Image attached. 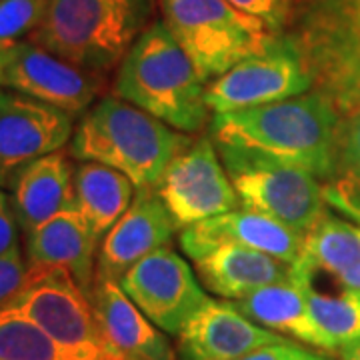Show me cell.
<instances>
[{
  "label": "cell",
  "mask_w": 360,
  "mask_h": 360,
  "mask_svg": "<svg viewBox=\"0 0 360 360\" xmlns=\"http://www.w3.org/2000/svg\"><path fill=\"white\" fill-rule=\"evenodd\" d=\"M212 141L248 156L307 170L321 182L333 167L338 112L316 90L245 110L214 112Z\"/></svg>",
  "instance_id": "obj_1"
},
{
  "label": "cell",
  "mask_w": 360,
  "mask_h": 360,
  "mask_svg": "<svg viewBox=\"0 0 360 360\" xmlns=\"http://www.w3.org/2000/svg\"><path fill=\"white\" fill-rule=\"evenodd\" d=\"M205 78L165 20L142 32L118 65L120 98L180 132H198L210 120Z\"/></svg>",
  "instance_id": "obj_2"
},
{
  "label": "cell",
  "mask_w": 360,
  "mask_h": 360,
  "mask_svg": "<svg viewBox=\"0 0 360 360\" xmlns=\"http://www.w3.org/2000/svg\"><path fill=\"white\" fill-rule=\"evenodd\" d=\"M191 144L124 98L104 96L84 112L70 139V155L115 168L136 188H156L168 165Z\"/></svg>",
  "instance_id": "obj_3"
},
{
  "label": "cell",
  "mask_w": 360,
  "mask_h": 360,
  "mask_svg": "<svg viewBox=\"0 0 360 360\" xmlns=\"http://www.w3.org/2000/svg\"><path fill=\"white\" fill-rule=\"evenodd\" d=\"M156 0H51L28 40L94 75L108 72L148 28Z\"/></svg>",
  "instance_id": "obj_4"
},
{
  "label": "cell",
  "mask_w": 360,
  "mask_h": 360,
  "mask_svg": "<svg viewBox=\"0 0 360 360\" xmlns=\"http://www.w3.org/2000/svg\"><path fill=\"white\" fill-rule=\"evenodd\" d=\"M2 309L34 322L72 360H127L104 335L89 295L60 266H28L25 284Z\"/></svg>",
  "instance_id": "obj_5"
},
{
  "label": "cell",
  "mask_w": 360,
  "mask_h": 360,
  "mask_svg": "<svg viewBox=\"0 0 360 360\" xmlns=\"http://www.w3.org/2000/svg\"><path fill=\"white\" fill-rule=\"evenodd\" d=\"M162 20L205 80L266 51L274 32L229 0H158Z\"/></svg>",
  "instance_id": "obj_6"
},
{
  "label": "cell",
  "mask_w": 360,
  "mask_h": 360,
  "mask_svg": "<svg viewBox=\"0 0 360 360\" xmlns=\"http://www.w3.org/2000/svg\"><path fill=\"white\" fill-rule=\"evenodd\" d=\"M219 148V146H217ZM240 208L258 212L307 236L326 214L321 182L307 170L219 148Z\"/></svg>",
  "instance_id": "obj_7"
},
{
  "label": "cell",
  "mask_w": 360,
  "mask_h": 360,
  "mask_svg": "<svg viewBox=\"0 0 360 360\" xmlns=\"http://www.w3.org/2000/svg\"><path fill=\"white\" fill-rule=\"evenodd\" d=\"M312 90L302 56L288 34H276L266 51L248 56L206 86L212 112L245 110L281 103Z\"/></svg>",
  "instance_id": "obj_8"
},
{
  "label": "cell",
  "mask_w": 360,
  "mask_h": 360,
  "mask_svg": "<svg viewBox=\"0 0 360 360\" xmlns=\"http://www.w3.org/2000/svg\"><path fill=\"white\" fill-rule=\"evenodd\" d=\"M156 191L179 229L240 208L219 148L210 139L188 144L168 165Z\"/></svg>",
  "instance_id": "obj_9"
},
{
  "label": "cell",
  "mask_w": 360,
  "mask_h": 360,
  "mask_svg": "<svg viewBox=\"0 0 360 360\" xmlns=\"http://www.w3.org/2000/svg\"><path fill=\"white\" fill-rule=\"evenodd\" d=\"M118 284L142 314L167 335H179L208 302L193 269L170 246L139 260Z\"/></svg>",
  "instance_id": "obj_10"
},
{
  "label": "cell",
  "mask_w": 360,
  "mask_h": 360,
  "mask_svg": "<svg viewBox=\"0 0 360 360\" xmlns=\"http://www.w3.org/2000/svg\"><path fill=\"white\" fill-rule=\"evenodd\" d=\"M0 89L77 116L89 110L101 90V80L98 75L66 63L37 42L22 40L0 52Z\"/></svg>",
  "instance_id": "obj_11"
},
{
  "label": "cell",
  "mask_w": 360,
  "mask_h": 360,
  "mask_svg": "<svg viewBox=\"0 0 360 360\" xmlns=\"http://www.w3.org/2000/svg\"><path fill=\"white\" fill-rule=\"evenodd\" d=\"M75 116L14 90L0 89V188L11 191L30 162L72 139Z\"/></svg>",
  "instance_id": "obj_12"
},
{
  "label": "cell",
  "mask_w": 360,
  "mask_h": 360,
  "mask_svg": "<svg viewBox=\"0 0 360 360\" xmlns=\"http://www.w3.org/2000/svg\"><path fill=\"white\" fill-rule=\"evenodd\" d=\"M176 229L179 226L158 191L139 188L127 212L104 236L96 276L120 283L139 260L168 246Z\"/></svg>",
  "instance_id": "obj_13"
},
{
  "label": "cell",
  "mask_w": 360,
  "mask_h": 360,
  "mask_svg": "<svg viewBox=\"0 0 360 360\" xmlns=\"http://www.w3.org/2000/svg\"><path fill=\"white\" fill-rule=\"evenodd\" d=\"M304 238L307 236L269 217L236 208L182 229L180 246L193 260L206 257L210 250L222 245H236L295 264L304 248Z\"/></svg>",
  "instance_id": "obj_14"
},
{
  "label": "cell",
  "mask_w": 360,
  "mask_h": 360,
  "mask_svg": "<svg viewBox=\"0 0 360 360\" xmlns=\"http://www.w3.org/2000/svg\"><path fill=\"white\" fill-rule=\"evenodd\" d=\"M284 340L288 338L246 319L232 302L208 298L179 333V354L182 360H236Z\"/></svg>",
  "instance_id": "obj_15"
},
{
  "label": "cell",
  "mask_w": 360,
  "mask_h": 360,
  "mask_svg": "<svg viewBox=\"0 0 360 360\" xmlns=\"http://www.w3.org/2000/svg\"><path fill=\"white\" fill-rule=\"evenodd\" d=\"M26 266H60L90 295L96 276L98 236L77 208L52 217L25 234Z\"/></svg>",
  "instance_id": "obj_16"
},
{
  "label": "cell",
  "mask_w": 360,
  "mask_h": 360,
  "mask_svg": "<svg viewBox=\"0 0 360 360\" xmlns=\"http://www.w3.org/2000/svg\"><path fill=\"white\" fill-rule=\"evenodd\" d=\"M90 302L110 345L127 360H176L160 328L124 295L120 284L94 276Z\"/></svg>",
  "instance_id": "obj_17"
},
{
  "label": "cell",
  "mask_w": 360,
  "mask_h": 360,
  "mask_svg": "<svg viewBox=\"0 0 360 360\" xmlns=\"http://www.w3.org/2000/svg\"><path fill=\"white\" fill-rule=\"evenodd\" d=\"M11 200L25 234L75 208V167L68 156L56 150L30 162L14 180Z\"/></svg>",
  "instance_id": "obj_18"
},
{
  "label": "cell",
  "mask_w": 360,
  "mask_h": 360,
  "mask_svg": "<svg viewBox=\"0 0 360 360\" xmlns=\"http://www.w3.org/2000/svg\"><path fill=\"white\" fill-rule=\"evenodd\" d=\"M194 262L206 288L226 300H238L262 286L292 278L290 262L236 245L219 246Z\"/></svg>",
  "instance_id": "obj_19"
},
{
  "label": "cell",
  "mask_w": 360,
  "mask_h": 360,
  "mask_svg": "<svg viewBox=\"0 0 360 360\" xmlns=\"http://www.w3.org/2000/svg\"><path fill=\"white\" fill-rule=\"evenodd\" d=\"M232 304L262 328L292 336L304 345L328 352L336 350L335 342L314 321L307 295L295 278L262 286L245 298L232 300Z\"/></svg>",
  "instance_id": "obj_20"
},
{
  "label": "cell",
  "mask_w": 360,
  "mask_h": 360,
  "mask_svg": "<svg viewBox=\"0 0 360 360\" xmlns=\"http://www.w3.org/2000/svg\"><path fill=\"white\" fill-rule=\"evenodd\" d=\"M296 262L333 278L342 292L360 296V224L324 217L307 234Z\"/></svg>",
  "instance_id": "obj_21"
},
{
  "label": "cell",
  "mask_w": 360,
  "mask_h": 360,
  "mask_svg": "<svg viewBox=\"0 0 360 360\" xmlns=\"http://www.w3.org/2000/svg\"><path fill=\"white\" fill-rule=\"evenodd\" d=\"M134 188L129 176L101 162L78 160L75 167V208L98 238L127 212Z\"/></svg>",
  "instance_id": "obj_22"
},
{
  "label": "cell",
  "mask_w": 360,
  "mask_h": 360,
  "mask_svg": "<svg viewBox=\"0 0 360 360\" xmlns=\"http://www.w3.org/2000/svg\"><path fill=\"white\" fill-rule=\"evenodd\" d=\"M338 136L328 174L321 180L324 202L360 224V104L336 108Z\"/></svg>",
  "instance_id": "obj_23"
},
{
  "label": "cell",
  "mask_w": 360,
  "mask_h": 360,
  "mask_svg": "<svg viewBox=\"0 0 360 360\" xmlns=\"http://www.w3.org/2000/svg\"><path fill=\"white\" fill-rule=\"evenodd\" d=\"M309 300L310 312L319 322L324 335L328 336L336 348H342L354 340H360V296L350 292H326L312 284L296 278Z\"/></svg>",
  "instance_id": "obj_24"
},
{
  "label": "cell",
  "mask_w": 360,
  "mask_h": 360,
  "mask_svg": "<svg viewBox=\"0 0 360 360\" xmlns=\"http://www.w3.org/2000/svg\"><path fill=\"white\" fill-rule=\"evenodd\" d=\"M0 360H72L34 322L0 309Z\"/></svg>",
  "instance_id": "obj_25"
},
{
  "label": "cell",
  "mask_w": 360,
  "mask_h": 360,
  "mask_svg": "<svg viewBox=\"0 0 360 360\" xmlns=\"http://www.w3.org/2000/svg\"><path fill=\"white\" fill-rule=\"evenodd\" d=\"M51 0H0V49H8L16 42L30 39Z\"/></svg>",
  "instance_id": "obj_26"
},
{
  "label": "cell",
  "mask_w": 360,
  "mask_h": 360,
  "mask_svg": "<svg viewBox=\"0 0 360 360\" xmlns=\"http://www.w3.org/2000/svg\"><path fill=\"white\" fill-rule=\"evenodd\" d=\"M229 2L238 11L260 18L274 34H281L290 13L288 0H229Z\"/></svg>",
  "instance_id": "obj_27"
},
{
  "label": "cell",
  "mask_w": 360,
  "mask_h": 360,
  "mask_svg": "<svg viewBox=\"0 0 360 360\" xmlns=\"http://www.w3.org/2000/svg\"><path fill=\"white\" fill-rule=\"evenodd\" d=\"M26 272L28 266L20 250L0 257V309L20 290V286L25 284Z\"/></svg>",
  "instance_id": "obj_28"
},
{
  "label": "cell",
  "mask_w": 360,
  "mask_h": 360,
  "mask_svg": "<svg viewBox=\"0 0 360 360\" xmlns=\"http://www.w3.org/2000/svg\"><path fill=\"white\" fill-rule=\"evenodd\" d=\"M18 232H20V224L14 214L11 194L4 193V188H0V257L20 250Z\"/></svg>",
  "instance_id": "obj_29"
},
{
  "label": "cell",
  "mask_w": 360,
  "mask_h": 360,
  "mask_svg": "<svg viewBox=\"0 0 360 360\" xmlns=\"http://www.w3.org/2000/svg\"><path fill=\"white\" fill-rule=\"evenodd\" d=\"M316 354H312L309 350L300 348L298 345H292L290 340L284 342H276V345H269V347L252 350L245 356L236 360H314Z\"/></svg>",
  "instance_id": "obj_30"
},
{
  "label": "cell",
  "mask_w": 360,
  "mask_h": 360,
  "mask_svg": "<svg viewBox=\"0 0 360 360\" xmlns=\"http://www.w3.org/2000/svg\"><path fill=\"white\" fill-rule=\"evenodd\" d=\"M340 359L342 360H360V340H354L350 345L340 348Z\"/></svg>",
  "instance_id": "obj_31"
},
{
  "label": "cell",
  "mask_w": 360,
  "mask_h": 360,
  "mask_svg": "<svg viewBox=\"0 0 360 360\" xmlns=\"http://www.w3.org/2000/svg\"><path fill=\"white\" fill-rule=\"evenodd\" d=\"M340 4H342L352 16L360 18V0H340Z\"/></svg>",
  "instance_id": "obj_32"
},
{
  "label": "cell",
  "mask_w": 360,
  "mask_h": 360,
  "mask_svg": "<svg viewBox=\"0 0 360 360\" xmlns=\"http://www.w3.org/2000/svg\"><path fill=\"white\" fill-rule=\"evenodd\" d=\"M340 6H342V4H340ZM345 13H347V11H345ZM348 14V13H347ZM348 16H350V14H348ZM350 18H352V16H350ZM352 20H354V25H356V26H359V28H360V20H356V18H352Z\"/></svg>",
  "instance_id": "obj_33"
},
{
  "label": "cell",
  "mask_w": 360,
  "mask_h": 360,
  "mask_svg": "<svg viewBox=\"0 0 360 360\" xmlns=\"http://www.w3.org/2000/svg\"><path fill=\"white\" fill-rule=\"evenodd\" d=\"M314 360H326V359H322V356H319V354H316V359Z\"/></svg>",
  "instance_id": "obj_34"
},
{
  "label": "cell",
  "mask_w": 360,
  "mask_h": 360,
  "mask_svg": "<svg viewBox=\"0 0 360 360\" xmlns=\"http://www.w3.org/2000/svg\"><path fill=\"white\" fill-rule=\"evenodd\" d=\"M2 51H4V49H0V52H2Z\"/></svg>",
  "instance_id": "obj_35"
}]
</instances>
